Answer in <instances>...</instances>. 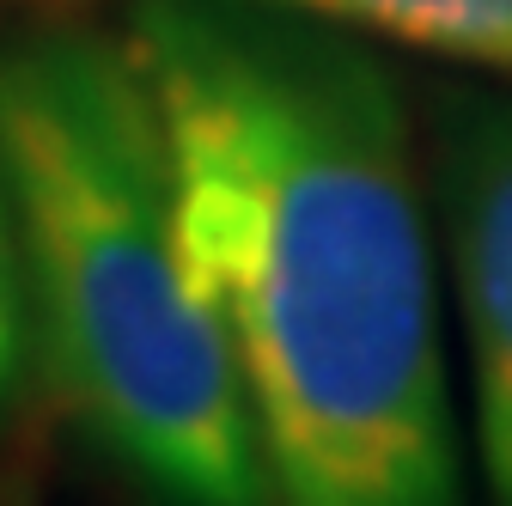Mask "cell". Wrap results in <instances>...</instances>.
Instances as JSON below:
<instances>
[{
	"label": "cell",
	"instance_id": "cell-1",
	"mask_svg": "<svg viewBox=\"0 0 512 506\" xmlns=\"http://www.w3.org/2000/svg\"><path fill=\"white\" fill-rule=\"evenodd\" d=\"M177 232L226 330L269 506H464L403 86L269 0H128Z\"/></svg>",
	"mask_w": 512,
	"mask_h": 506
},
{
	"label": "cell",
	"instance_id": "cell-4",
	"mask_svg": "<svg viewBox=\"0 0 512 506\" xmlns=\"http://www.w3.org/2000/svg\"><path fill=\"white\" fill-rule=\"evenodd\" d=\"M269 7H293L360 37L512 80V0H269Z\"/></svg>",
	"mask_w": 512,
	"mask_h": 506
},
{
	"label": "cell",
	"instance_id": "cell-2",
	"mask_svg": "<svg viewBox=\"0 0 512 506\" xmlns=\"http://www.w3.org/2000/svg\"><path fill=\"white\" fill-rule=\"evenodd\" d=\"M0 183L55 403L153 506H269L244 385L177 232L159 110L122 31L0 43Z\"/></svg>",
	"mask_w": 512,
	"mask_h": 506
},
{
	"label": "cell",
	"instance_id": "cell-6",
	"mask_svg": "<svg viewBox=\"0 0 512 506\" xmlns=\"http://www.w3.org/2000/svg\"><path fill=\"white\" fill-rule=\"evenodd\" d=\"M0 506H37V494H31L13 470H0Z\"/></svg>",
	"mask_w": 512,
	"mask_h": 506
},
{
	"label": "cell",
	"instance_id": "cell-5",
	"mask_svg": "<svg viewBox=\"0 0 512 506\" xmlns=\"http://www.w3.org/2000/svg\"><path fill=\"white\" fill-rule=\"evenodd\" d=\"M37 366L31 342V293H25V257H19V226L7 208V183H0V421L25 403Z\"/></svg>",
	"mask_w": 512,
	"mask_h": 506
},
{
	"label": "cell",
	"instance_id": "cell-3",
	"mask_svg": "<svg viewBox=\"0 0 512 506\" xmlns=\"http://www.w3.org/2000/svg\"><path fill=\"white\" fill-rule=\"evenodd\" d=\"M433 153L470 336L482 476L488 500L512 506V92H445Z\"/></svg>",
	"mask_w": 512,
	"mask_h": 506
}]
</instances>
